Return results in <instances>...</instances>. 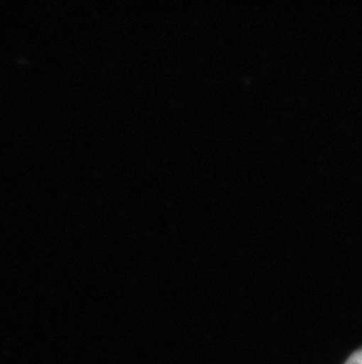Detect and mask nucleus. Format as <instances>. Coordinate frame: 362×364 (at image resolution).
<instances>
[{
	"label": "nucleus",
	"instance_id": "1",
	"mask_svg": "<svg viewBox=\"0 0 362 364\" xmlns=\"http://www.w3.org/2000/svg\"><path fill=\"white\" fill-rule=\"evenodd\" d=\"M345 364H362V348L356 350Z\"/></svg>",
	"mask_w": 362,
	"mask_h": 364
}]
</instances>
